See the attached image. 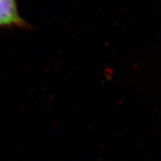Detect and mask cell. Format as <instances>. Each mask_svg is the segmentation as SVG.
<instances>
[{"label": "cell", "instance_id": "1", "mask_svg": "<svg viewBox=\"0 0 161 161\" xmlns=\"http://www.w3.org/2000/svg\"><path fill=\"white\" fill-rule=\"evenodd\" d=\"M29 29L19 14L17 0H0V29Z\"/></svg>", "mask_w": 161, "mask_h": 161}]
</instances>
